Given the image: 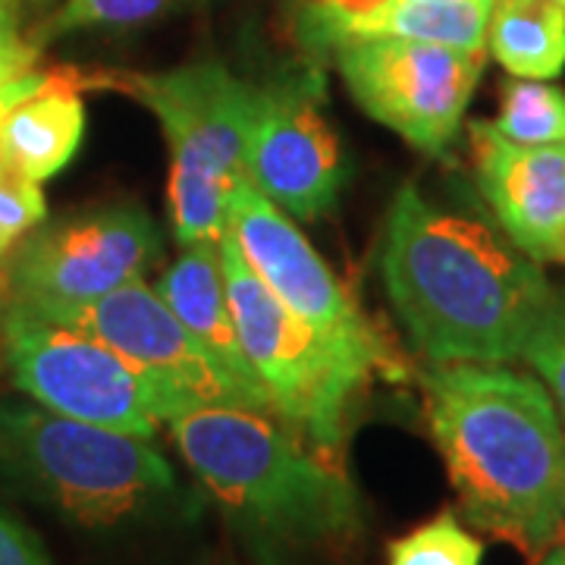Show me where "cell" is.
I'll list each match as a JSON object with an SVG mask.
<instances>
[{
    "instance_id": "obj_1",
    "label": "cell",
    "mask_w": 565,
    "mask_h": 565,
    "mask_svg": "<svg viewBox=\"0 0 565 565\" xmlns=\"http://www.w3.org/2000/svg\"><path fill=\"white\" fill-rule=\"evenodd\" d=\"M424 422L465 522L541 559L565 534V424L546 386L505 364H427Z\"/></svg>"
},
{
    "instance_id": "obj_2",
    "label": "cell",
    "mask_w": 565,
    "mask_h": 565,
    "mask_svg": "<svg viewBox=\"0 0 565 565\" xmlns=\"http://www.w3.org/2000/svg\"><path fill=\"white\" fill-rule=\"evenodd\" d=\"M381 270L396 318L430 364L522 359L556 296L522 248L430 204L415 185L390 204Z\"/></svg>"
},
{
    "instance_id": "obj_3",
    "label": "cell",
    "mask_w": 565,
    "mask_h": 565,
    "mask_svg": "<svg viewBox=\"0 0 565 565\" xmlns=\"http://www.w3.org/2000/svg\"><path fill=\"white\" fill-rule=\"evenodd\" d=\"M182 462L267 565L345 546L362 500L333 456L270 412L204 405L167 424Z\"/></svg>"
},
{
    "instance_id": "obj_4",
    "label": "cell",
    "mask_w": 565,
    "mask_h": 565,
    "mask_svg": "<svg viewBox=\"0 0 565 565\" xmlns=\"http://www.w3.org/2000/svg\"><path fill=\"white\" fill-rule=\"evenodd\" d=\"M0 471L85 531L139 525L180 497L173 465L151 440L66 418L32 399L0 403Z\"/></svg>"
},
{
    "instance_id": "obj_5",
    "label": "cell",
    "mask_w": 565,
    "mask_h": 565,
    "mask_svg": "<svg viewBox=\"0 0 565 565\" xmlns=\"http://www.w3.org/2000/svg\"><path fill=\"white\" fill-rule=\"evenodd\" d=\"M98 85L132 95L161 122L170 148L167 202L177 243H221L230 192L245 177L262 85H248L217 61L163 73H117Z\"/></svg>"
},
{
    "instance_id": "obj_6",
    "label": "cell",
    "mask_w": 565,
    "mask_h": 565,
    "mask_svg": "<svg viewBox=\"0 0 565 565\" xmlns=\"http://www.w3.org/2000/svg\"><path fill=\"white\" fill-rule=\"evenodd\" d=\"M221 267L239 343L270 399V412L337 459L345 444L349 415L371 377H386L384 364L327 337L286 308L245 264L226 230L221 236Z\"/></svg>"
},
{
    "instance_id": "obj_7",
    "label": "cell",
    "mask_w": 565,
    "mask_h": 565,
    "mask_svg": "<svg viewBox=\"0 0 565 565\" xmlns=\"http://www.w3.org/2000/svg\"><path fill=\"white\" fill-rule=\"evenodd\" d=\"M13 384L32 403L76 422L154 440L167 408L132 364L92 333L44 321L17 302L0 318Z\"/></svg>"
},
{
    "instance_id": "obj_8",
    "label": "cell",
    "mask_w": 565,
    "mask_h": 565,
    "mask_svg": "<svg viewBox=\"0 0 565 565\" xmlns=\"http://www.w3.org/2000/svg\"><path fill=\"white\" fill-rule=\"evenodd\" d=\"M44 321L66 323L98 337L139 371L167 408V424L204 405L255 408L199 337L173 315L158 289L126 282L102 299L76 305H22ZM262 412V408H258Z\"/></svg>"
},
{
    "instance_id": "obj_9",
    "label": "cell",
    "mask_w": 565,
    "mask_h": 565,
    "mask_svg": "<svg viewBox=\"0 0 565 565\" xmlns=\"http://www.w3.org/2000/svg\"><path fill=\"white\" fill-rule=\"evenodd\" d=\"M333 57L349 95L371 120L390 126L424 154L440 158L459 136L465 107L484 76L487 51L364 39L343 44Z\"/></svg>"
},
{
    "instance_id": "obj_10",
    "label": "cell",
    "mask_w": 565,
    "mask_h": 565,
    "mask_svg": "<svg viewBox=\"0 0 565 565\" xmlns=\"http://www.w3.org/2000/svg\"><path fill=\"white\" fill-rule=\"evenodd\" d=\"M161 233L139 204H107L35 226L7 262L10 302L76 305L145 280Z\"/></svg>"
},
{
    "instance_id": "obj_11",
    "label": "cell",
    "mask_w": 565,
    "mask_h": 565,
    "mask_svg": "<svg viewBox=\"0 0 565 565\" xmlns=\"http://www.w3.org/2000/svg\"><path fill=\"white\" fill-rule=\"evenodd\" d=\"M226 233L239 245L245 264L286 308L327 337L384 364L386 377H403V362L359 308L349 286L327 267L289 214L267 202L245 177L230 192Z\"/></svg>"
},
{
    "instance_id": "obj_12",
    "label": "cell",
    "mask_w": 565,
    "mask_h": 565,
    "mask_svg": "<svg viewBox=\"0 0 565 565\" xmlns=\"http://www.w3.org/2000/svg\"><path fill=\"white\" fill-rule=\"evenodd\" d=\"M315 76L262 85L245 180L296 221H318L340 199L343 151L318 102Z\"/></svg>"
},
{
    "instance_id": "obj_13",
    "label": "cell",
    "mask_w": 565,
    "mask_h": 565,
    "mask_svg": "<svg viewBox=\"0 0 565 565\" xmlns=\"http://www.w3.org/2000/svg\"><path fill=\"white\" fill-rule=\"evenodd\" d=\"M468 139L505 239L531 262L565 264V145H515L487 120L471 122Z\"/></svg>"
},
{
    "instance_id": "obj_14",
    "label": "cell",
    "mask_w": 565,
    "mask_h": 565,
    "mask_svg": "<svg viewBox=\"0 0 565 565\" xmlns=\"http://www.w3.org/2000/svg\"><path fill=\"white\" fill-rule=\"evenodd\" d=\"M158 292L163 296V302L173 308V315L199 337V343L217 359L223 371L243 386L255 408L270 412V399L245 359L239 330L230 311L221 267V243L185 245L180 258L163 270Z\"/></svg>"
},
{
    "instance_id": "obj_15",
    "label": "cell",
    "mask_w": 565,
    "mask_h": 565,
    "mask_svg": "<svg viewBox=\"0 0 565 565\" xmlns=\"http://www.w3.org/2000/svg\"><path fill=\"white\" fill-rule=\"evenodd\" d=\"M85 136L79 79L47 73L32 95L10 107L0 129V161L13 163L35 182L57 177L76 158Z\"/></svg>"
},
{
    "instance_id": "obj_16",
    "label": "cell",
    "mask_w": 565,
    "mask_h": 565,
    "mask_svg": "<svg viewBox=\"0 0 565 565\" xmlns=\"http://www.w3.org/2000/svg\"><path fill=\"white\" fill-rule=\"evenodd\" d=\"M497 0H386L384 7L343 22L333 35L330 54L349 41L412 39L487 51V22Z\"/></svg>"
},
{
    "instance_id": "obj_17",
    "label": "cell",
    "mask_w": 565,
    "mask_h": 565,
    "mask_svg": "<svg viewBox=\"0 0 565 565\" xmlns=\"http://www.w3.org/2000/svg\"><path fill=\"white\" fill-rule=\"evenodd\" d=\"M487 54L519 79H556L565 70V10L553 0H497Z\"/></svg>"
},
{
    "instance_id": "obj_18",
    "label": "cell",
    "mask_w": 565,
    "mask_h": 565,
    "mask_svg": "<svg viewBox=\"0 0 565 565\" xmlns=\"http://www.w3.org/2000/svg\"><path fill=\"white\" fill-rule=\"evenodd\" d=\"M490 126L515 145H565V92L550 79L509 76Z\"/></svg>"
},
{
    "instance_id": "obj_19",
    "label": "cell",
    "mask_w": 565,
    "mask_h": 565,
    "mask_svg": "<svg viewBox=\"0 0 565 565\" xmlns=\"http://www.w3.org/2000/svg\"><path fill=\"white\" fill-rule=\"evenodd\" d=\"M484 541L459 522L456 512H437L430 522L390 541L386 565H481Z\"/></svg>"
},
{
    "instance_id": "obj_20",
    "label": "cell",
    "mask_w": 565,
    "mask_h": 565,
    "mask_svg": "<svg viewBox=\"0 0 565 565\" xmlns=\"http://www.w3.org/2000/svg\"><path fill=\"white\" fill-rule=\"evenodd\" d=\"M180 0H66L51 20L32 35L35 44L61 39L82 29H120L161 17L163 10L177 7Z\"/></svg>"
},
{
    "instance_id": "obj_21",
    "label": "cell",
    "mask_w": 565,
    "mask_h": 565,
    "mask_svg": "<svg viewBox=\"0 0 565 565\" xmlns=\"http://www.w3.org/2000/svg\"><path fill=\"white\" fill-rule=\"evenodd\" d=\"M47 217L41 182L25 177L13 163L0 161V267L10 262L17 245Z\"/></svg>"
},
{
    "instance_id": "obj_22",
    "label": "cell",
    "mask_w": 565,
    "mask_h": 565,
    "mask_svg": "<svg viewBox=\"0 0 565 565\" xmlns=\"http://www.w3.org/2000/svg\"><path fill=\"white\" fill-rule=\"evenodd\" d=\"M522 359L531 364L537 381L546 386L550 399L556 405L565 424V296H553L541 321L534 323L527 337Z\"/></svg>"
},
{
    "instance_id": "obj_23",
    "label": "cell",
    "mask_w": 565,
    "mask_h": 565,
    "mask_svg": "<svg viewBox=\"0 0 565 565\" xmlns=\"http://www.w3.org/2000/svg\"><path fill=\"white\" fill-rule=\"evenodd\" d=\"M386 0H292V35L308 54H330L333 35L343 22L384 7Z\"/></svg>"
},
{
    "instance_id": "obj_24",
    "label": "cell",
    "mask_w": 565,
    "mask_h": 565,
    "mask_svg": "<svg viewBox=\"0 0 565 565\" xmlns=\"http://www.w3.org/2000/svg\"><path fill=\"white\" fill-rule=\"evenodd\" d=\"M39 44L22 29V0H0V85L35 70Z\"/></svg>"
},
{
    "instance_id": "obj_25",
    "label": "cell",
    "mask_w": 565,
    "mask_h": 565,
    "mask_svg": "<svg viewBox=\"0 0 565 565\" xmlns=\"http://www.w3.org/2000/svg\"><path fill=\"white\" fill-rule=\"evenodd\" d=\"M0 565H54L32 527L0 505Z\"/></svg>"
},
{
    "instance_id": "obj_26",
    "label": "cell",
    "mask_w": 565,
    "mask_h": 565,
    "mask_svg": "<svg viewBox=\"0 0 565 565\" xmlns=\"http://www.w3.org/2000/svg\"><path fill=\"white\" fill-rule=\"evenodd\" d=\"M47 79V73H39V70H29V73H22L13 82H7V85H0V129H3V117L10 114V107L13 104H20L25 95H32L35 88H41Z\"/></svg>"
},
{
    "instance_id": "obj_27",
    "label": "cell",
    "mask_w": 565,
    "mask_h": 565,
    "mask_svg": "<svg viewBox=\"0 0 565 565\" xmlns=\"http://www.w3.org/2000/svg\"><path fill=\"white\" fill-rule=\"evenodd\" d=\"M534 565H565V546L563 544L550 546V550H546L544 556H541Z\"/></svg>"
},
{
    "instance_id": "obj_28",
    "label": "cell",
    "mask_w": 565,
    "mask_h": 565,
    "mask_svg": "<svg viewBox=\"0 0 565 565\" xmlns=\"http://www.w3.org/2000/svg\"><path fill=\"white\" fill-rule=\"evenodd\" d=\"M553 3H559V7H563V10H565V0H553Z\"/></svg>"
}]
</instances>
